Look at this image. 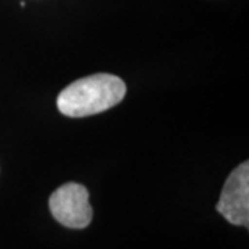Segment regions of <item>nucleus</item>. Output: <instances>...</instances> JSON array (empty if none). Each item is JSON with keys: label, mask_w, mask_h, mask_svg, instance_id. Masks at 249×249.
Returning a JSON list of instances; mask_svg holds the SVG:
<instances>
[{"label": "nucleus", "mask_w": 249, "mask_h": 249, "mask_svg": "<svg viewBox=\"0 0 249 249\" xmlns=\"http://www.w3.org/2000/svg\"><path fill=\"white\" fill-rule=\"evenodd\" d=\"M49 206L53 217L70 229H85L93 217L89 191L78 183H67L54 191Z\"/></svg>", "instance_id": "obj_2"}, {"label": "nucleus", "mask_w": 249, "mask_h": 249, "mask_svg": "<svg viewBox=\"0 0 249 249\" xmlns=\"http://www.w3.org/2000/svg\"><path fill=\"white\" fill-rule=\"evenodd\" d=\"M124 80L111 73H96L72 82L58 94L57 107L62 115L83 118L104 112L124 100Z\"/></svg>", "instance_id": "obj_1"}, {"label": "nucleus", "mask_w": 249, "mask_h": 249, "mask_svg": "<svg viewBox=\"0 0 249 249\" xmlns=\"http://www.w3.org/2000/svg\"><path fill=\"white\" fill-rule=\"evenodd\" d=\"M219 213L235 226L248 227L249 223V163L244 162L226 180L216 205Z\"/></svg>", "instance_id": "obj_3"}]
</instances>
